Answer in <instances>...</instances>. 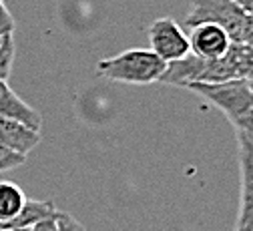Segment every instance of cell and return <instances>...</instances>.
Listing matches in <instances>:
<instances>
[{"instance_id": "1", "label": "cell", "mask_w": 253, "mask_h": 231, "mask_svg": "<svg viewBox=\"0 0 253 231\" xmlns=\"http://www.w3.org/2000/svg\"><path fill=\"white\" fill-rule=\"evenodd\" d=\"M253 79V46L233 41L229 50L213 60L189 54L181 60L169 62L163 73V85L187 89L193 83H229V81H251Z\"/></svg>"}, {"instance_id": "2", "label": "cell", "mask_w": 253, "mask_h": 231, "mask_svg": "<svg viewBox=\"0 0 253 231\" xmlns=\"http://www.w3.org/2000/svg\"><path fill=\"white\" fill-rule=\"evenodd\" d=\"M187 89L217 107L237 131L253 137V81H229L215 85L193 83Z\"/></svg>"}, {"instance_id": "3", "label": "cell", "mask_w": 253, "mask_h": 231, "mask_svg": "<svg viewBox=\"0 0 253 231\" xmlns=\"http://www.w3.org/2000/svg\"><path fill=\"white\" fill-rule=\"evenodd\" d=\"M167 71V62L151 48H131L117 56L103 58L97 64V73L103 79L126 85H151L159 83Z\"/></svg>"}, {"instance_id": "4", "label": "cell", "mask_w": 253, "mask_h": 231, "mask_svg": "<svg viewBox=\"0 0 253 231\" xmlns=\"http://www.w3.org/2000/svg\"><path fill=\"white\" fill-rule=\"evenodd\" d=\"M247 16L249 14L239 8L233 0H191L183 24L193 28L197 24L211 22L223 28L231 37V41L241 43Z\"/></svg>"}, {"instance_id": "5", "label": "cell", "mask_w": 253, "mask_h": 231, "mask_svg": "<svg viewBox=\"0 0 253 231\" xmlns=\"http://www.w3.org/2000/svg\"><path fill=\"white\" fill-rule=\"evenodd\" d=\"M147 35H149V45H151L149 48L159 58H163L167 64L191 54L189 35L183 30V26L177 20H173L169 16L157 18L149 26Z\"/></svg>"}, {"instance_id": "6", "label": "cell", "mask_w": 253, "mask_h": 231, "mask_svg": "<svg viewBox=\"0 0 253 231\" xmlns=\"http://www.w3.org/2000/svg\"><path fill=\"white\" fill-rule=\"evenodd\" d=\"M239 145V175H241V195L239 213L233 231H253V137L237 131Z\"/></svg>"}, {"instance_id": "7", "label": "cell", "mask_w": 253, "mask_h": 231, "mask_svg": "<svg viewBox=\"0 0 253 231\" xmlns=\"http://www.w3.org/2000/svg\"><path fill=\"white\" fill-rule=\"evenodd\" d=\"M231 37L227 32L211 22H203L191 28V35H189V45H191V54L205 58V60H213V58H221L231 46Z\"/></svg>"}, {"instance_id": "8", "label": "cell", "mask_w": 253, "mask_h": 231, "mask_svg": "<svg viewBox=\"0 0 253 231\" xmlns=\"http://www.w3.org/2000/svg\"><path fill=\"white\" fill-rule=\"evenodd\" d=\"M0 117L16 121V123L41 133V125H42L41 115L30 105H26L22 98L10 89L8 83H0Z\"/></svg>"}, {"instance_id": "9", "label": "cell", "mask_w": 253, "mask_h": 231, "mask_svg": "<svg viewBox=\"0 0 253 231\" xmlns=\"http://www.w3.org/2000/svg\"><path fill=\"white\" fill-rule=\"evenodd\" d=\"M39 143H41L39 131H33L16 121L0 117V145H4L12 149L14 153H20L26 157Z\"/></svg>"}, {"instance_id": "10", "label": "cell", "mask_w": 253, "mask_h": 231, "mask_svg": "<svg viewBox=\"0 0 253 231\" xmlns=\"http://www.w3.org/2000/svg\"><path fill=\"white\" fill-rule=\"evenodd\" d=\"M58 213V209L50 203V201H33L28 199L22 207V211L8 223L0 225V231H6V229H26L30 225H35L42 219H48V217H54Z\"/></svg>"}, {"instance_id": "11", "label": "cell", "mask_w": 253, "mask_h": 231, "mask_svg": "<svg viewBox=\"0 0 253 231\" xmlns=\"http://www.w3.org/2000/svg\"><path fill=\"white\" fill-rule=\"evenodd\" d=\"M24 191L12 181H0V225L12 221L26 203Z\"/></svg>"}, {"instance_id": "12", "label": "cell", "mask_w": 253, "mask_h": 231, "mask_svg": "<svg viewBox=\"0 0 253 231\" xmlns=\"http://www.w3.org/2000/svg\"><path fill=\"white\" fill-rule=\"evenodd\" d=\"M16 56V43L14 37H4L0 43V83H6L10 73H12V64Z\"/></svg>"}, {"instance_id": "13", "label": "cell", "mask_w": 253, "mask_h": 231, "mask_svg": "<svg viewBox=\"0 0 253 231\" xmlns=\"http://www.w3.org/2000/svg\"><path fill=\"white\" fill-rule=\"evenodd\" d=\"M24 161H26L24 155L14 153L12 149H8V147H4V145H0V173L10 171V169H14V167H20Z\"/></svg>"}, {"instance_id": "14", "label": "cell", "mask_w": 253, "mask_h": 231, "mask_svg": "<svg viewBox=\"0 0 253 231\" xmlns=\"http://www.w3.org/2000/svg\"><path fill=\"white\" fill-rule=\"evenodd\" d=\"M56 231H86V229L77 217L58 211L56 213Z\"/></svg>"}, {"instance_id": "15", "label": "cell", "mask_w": 253, "mask_h": 231, "mask_svg": "<svg viewBox=\"0 0 253 231\" xmlns=\"http://www.w3.org/2000/svg\"><path fill=\"white\" fill-rule=\"evenodd\" d=\"M14 26H16V22H14L12 14L8 12L4 0H0V39L10 37L14 32Z\"/></svg>"}, {"instance_id": "16", "label": "cell", "mask_w": 253, "mask_h": 231, "mask_svg": "<svg viewBox=\"0 0 253 231\" xmlns=\"http://www.w3.org/2000/svg\"><path fill=\"white\" fill-rule=\"evenodd\" d=\"M28 231H56V215L54 217H48V219H42L35 225H30Z\"/></svg>"}, {"instance_id": "17", "label": "cell", "mask_w": 253, "mask_h": 231, "mask_svg": "<svg viewBox=\"0 0 253 231\" xmlns=\"http://www.w3.org/2000/svg\"><path fill=\"white\" fill-rule=\"evenodd\" d=\"M241 43L253 46V16H251V14L247 16V22H245V28H243V39H241Z\"/></svg>"}, {"instance_id": "18", "label": "cell", "mask_w": 253, "mask_h": 231, "mask_svg": "<svg viewBox=\"0 0 253 231\" xmlns=\"http://www.w3.org/2000/svg\"><path fill=\"white\" fill-rule=\"evenodd\" d=\"M233 2H235L239 8H243L247 14L253 16V0H233Z\"/></svg>"}, {"instance_id": "19", "label": "cell", "mask_w": 253, "mask_h": 231, "mask_svg": "<svg viewBox=\"0 0 253 231\" xmlns=\"http://www.w3.org/2000/svg\"><path fill=\"white\" fill-rule=\"evenodd\" d=\"M0 43H2V39H0Z\"/></svg>"}, {"instance_id": "20", "label": "cell", "mask_w": 253, "mask_h": 231, "mask_svg": "<svg viewBox=\"0 0 253 231\" xmlns=\"http://www.w3.org/2000/svg\"><path fill=\"white\" fill-rule=\"evenodd\" d=\"M251 81H253V79H251Z\"/></svg>"}]
</instances>
